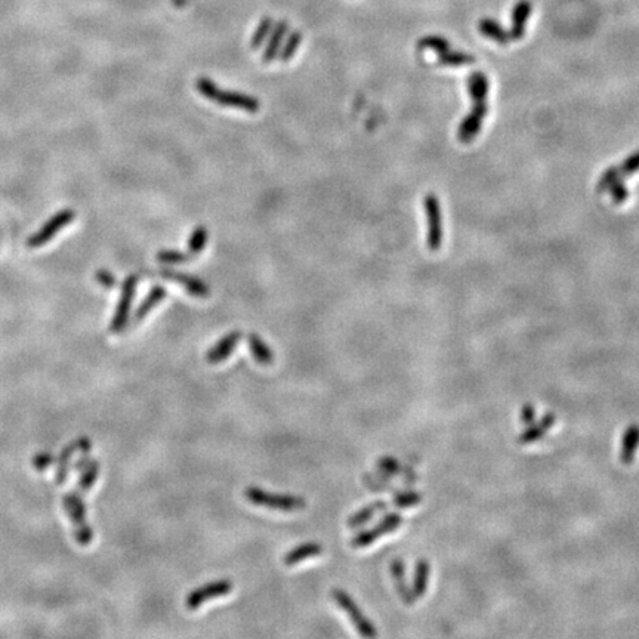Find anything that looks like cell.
Masks as SVG:
<instances>
[{
	"mask_svg": "<svg viewBox=\"0 0 639 639\" xmlns=\"http://www.w3.org/2000/svg\"><path fill=\"white\" fill-rule=\"evenodd\" d=\"M92 449V441L87 437H79L78 440H74L73 443L67 444L64 449L61 450L58 460H57V472H55V482L58 485H62L67 481L69 477V471H70V462L71 457L74 456L76 452H91Z\"/></svg>",
	"mask_w": 639,
	"mask_h": 639,
	"instance_id": "obj_11",
	"label": "cell"
},
{
	"mask_svg": "<svg viewBox=\"0 0 639 639\" xmlns=\"http://www.w3.org/2000/svg\"><path fill=\"white\" fill-rule=\"evenodd\" d=\"M168 296V292H166V289L163 286H155L152 287L148 293H147V296L145 299L141 302V305L138 306V310L135 313V323H139V322H143V320L156 308V306Z\"/></svg>",
	"mask_w": 639,
	"mask_h": 639,
	"instance_id": "obj_21",
	"label": "cell"
},
{
	"mask_svg": "<svg viewBox=\"0 0 639 639\" xmlns=\"http://www.w3.org/2000/svg\"><path fill=\"white\" fill-rule=\"evenodd\" d=\"M429 576H431L429 562L425 559H419L415 567L413 586H412V594H413L415 599H419L426 594L428 584H429Z\"/></svg>",
	"mask_w": 639,
	"mask_h": 639,
	"instance_id": "obj_23",
	"label": "cell"
},
{
	"mask_svg": "<svg viewBox=\"0 0 639 639\" xmlns=\"http://www.w3.org/2000/svg\"><path fill=\"white\" fill-rule=\"evenodd\" d=\"M247 345H249L254 361L262 366H270L274 363L273 350L268 347L265 340L258 333H250L247 336Z\"/></svg>",
	"mask_w": 639,
	"mask_h": 639,
	"instance_id": "obj_22",
	"label": "cell"
},
{
	"mask_svg": "<svg viewBox=\"0 0 639 639\" xmlns=\"http://www.w3.org/2000/svg\"><path fill=\"white\" fill-rule=\"evenodd\" d=\"M424 206L428 218V247L431 250H438L443 241V220L440 201L433 194H428L424 199Z\"/></svg>",
	"mask_w": 639,
	"mask_h": 639,
	"instance_id": "obj_10",
	"label": "cell"
},
{
	"mask_svg": "<svg viewBox=\"0 0 639 639\" xmlns=\"http://www.w3.org/2000/svg\"><path fill=\"white\" fill-rule=\"evenodd\" d=\"M196 89L204 98H208L224 107L238 108L247 113H258L261 108V102L254 96L237 91L221 89L208 78H199L196 82Z\"/></svg>",
	"mask_w": 639,
	"mask_h": 639,
	"instance_id": "obj_2",
	"label": "cell"
},
{
	"mask_svg": "<svg viewBox=\"0 0 639 639\" xmlns=\"http://www.w3.org/2000/svg\"><path fill=\"white\" fill-rule=\"evenodd\" d=\"M95 278H96L98 283L102 287H106V289H113L114 286H116V277H114L107 270H98L96 274H95Z\"/></svg>",
	"mask_w": 639,
	"mask_h": 639,
	"instance_id": "obj_36",
	"label": "cell"
},
{
	"mask_svg": "<svg viewBox=\"0 0 639 639\" xmlns=\"http://www.w3.org/2000/svg\"><path fill=\"white\" fill-rule=\"evenodd\" d=\"M287 30H289L287 21H280L278 24H275V27H273V30H271L273 33L270 36V41H268V45H266V48L264 50V55H262L264 62H266V64L271 62L278 55L280 49H281V42H283Z\"/></svg>",
	"mask_w": 639,
	"mask_h": 639,
	"instance_id": "obj_20",
	"label": "cell"
},
{
	"mask_svg": "<svg viewBox=\"0 0 639 639\" xmlns=\"http://www.w3.org/2000/svg\"><path fill=\"white\" fill-rule=\"evenodd\" d=\"M438 62L441 64V66L456 67V66H468V64H474L475 58L465 52H454V50L450 49L438 57Z\"/></svg>",
	"mask_w": 639,
	"mask_h": 639,
	"instance_id": "obj_28",
	"label": "cell"
},
{
	"mask_svg": "<svg viewBox=\"0 0 639 639\" xmlns=\"http://www.w3.org/2000/svg\"><path fill=\"white\" fill-rule=\"evenodd\" d=\"M331 596H333L338 607L347 612V616L354 624V628L363 638H375L378 635L375 624L364 616L361 608L357 605L355 601L347 592L342 589H333L331 591Z\"/></svg>",
	"mask_w": 639,
	"mask_h": 639,
	"instance_id": "obj_5",
	"label": "cell"
},
{
	"mask_svg": "<svg viewBox=\"0 0 639 639\" xmlns=\"http://www.w3.org/2000/svg\"><path fill=\"white\" fill-rule=\"evenodd\" d=\"M555 415L552 412H549L546 413L538 424H531V426H529L526 431H524L519 438H518V443L519 444H531V443H536V441H539L545 433H547V431L551 429L555 424Z\"/></svg>",
	"mask_w": 639,
	"mask_h": 639,
	"instance_id": "obj_16",
	"label": "cell"
},
{
	"mask_svg": "<svg viewBox=\"0 0 639 639\" xmlns=\"http://www.w3.org/2000/svg\"><path fill=\"white\" fill-rule=\"evenodd\" d=\"M378 466L385 472V474H395L400 469V465L395 459L392 457H383L378 462Z\"/></svg>",
	"mask_w": 639,
	"mask_h": 639,
	"instance_id": "obj_37",
	"label": "cell"
},
{
	"mask_svg": "<svg viewBox=\"0 0 639 639\" xmlns=\"http://www.w3.org/2000/svg\"><path fill=\"white\" fill-rule=\"evenodd\" d=\"M417 48L420 50L432 49V50H436V52L440 54V55L452 49L450 43L447 42L444 37H441V36H426V37H424V39H420L417 42Z\"/></svg>",
	"mask_w": 639,
	"mask_h": 639,
	"instance_id": "obj_30",
	"label": "cell"
},
{
	"mask_svg": "<svg viewBox=\"0 0 639 639\" xmlns=\"http://www.w3.org/2000/svg\"><path fill=\"white\" fill-rule=\"evenodd\" d=\"M301 42H302V33L301 31H295V33H292L289 37H287V41L285 42V46L280 49V61L281 62H287L293 58V55H295L298 52V49L301 46Z\"/></svg>",
	"mask_w": 639,
	"mask_h": 639,
	"instance_id": "obj_29",
	"label": "cell"
},
{
	"mask_svg": "<svg viewBox=\"0 0 639 639\" xmlns=\"http://www.w3.org/2000/svg\"><path fill=\"white\" fill-rule=\"evenodd\" d=\"M55 464V459L52 453H39L33 457V466L39 471H45L49 466H52Z\"/></svg>",
	"mask_w": 639,
	"mask_h": 639,
	"instance_id": "obj_35",
	"label": "cell"
},
{
	"mask_svg": "<svg viewBox=\"0 0 639 639\" xmlns=\"http://www.w3.org/2000/svg\"><path fill=\"white\" fill-rule=\"evenodd\" d=\"M83 496L85 494L74 489L64 494L62 505L70 521L73 522L74 539L78 540L80 546H87L94 540V531L86 522V503L83 501Z\"/></svg>",
	"mask_w": 639,
	"mask_h": 639,
	"instance_id": "obj_3",
	"label": "cell"
},
{
	"mask_svg": "<svg viewBox=\"0 0 639 639\" xmlns=\"http://www.w3.org/2000/svg\"><path fill=\"white\" fill-rule=\"evenodd\" d=\"M387 508V503L385 502H382V501H378V502H373V503H370L364 508H361L359 512H355L352 514L350 518H348V527L350 529H359V527H363L364 524H367L370 519H372L378 512H380V510H383Z\"/></svg>",
	"mask_w": 639,
	"mask_h": 639,
	"instance_id": "obj_25",
	"label": "cell"
},
{
	"mask_svg": "<svg viewBox=\"0 0 639 639\" xmlns=\"http://www.w3.org/2000/svg\"><path fill=\"white\" fill-rule=\"evenodd\" d=\"M136 286H138V275H129L123 281L120 299L117 302L116 311H114L111 324H110V330L113 331V333H122L123 329L127 326L132 303H134L135 295H136Z\"/></svg>",
	"mask_w": 639,
	"mask_h": 639,
	"instance_id": "obj_7",
	"label": "cell"
},
{
	"mask_svg": "<svg viewBox=\"0 0 639 639\" xmlns=\"http://www.w3.org/2000/svg\"><path fill=\"white\" fill-rule=\"evenodd\" d=\"M76 220V212L71 209H62L57 212L52 218H49L42 227L39 231H36L31 234L27 240V247L30 249H37L42 247L46 243L52 240L59 231H62L64 228L70 225Z\"/></svg>",
	"mask_w": 639,
	"mask_h": 639,
	"instance_id": "obj_6",
	"label": "cell"
},
{
	"mask_svg": "<svg viewBox=\"0 0 639 639\" xmlns=\"http://www.w3.org/2000/svg\"><path fill=\"white\" fill-rule=\"evenodd\" d=\"M99 477V462L95 459L89 462L82 471H80V477L78 481V485H76V490L80 491L82 494H86L89 490L92 489V485L96 482Z\"/></svg>",
	"mask_w": 639,
	"mask_h": 639,
	"instance_id": "obj_26",
	"label": "cell"
},
{
	"mask_svg": "<svg viewBox=\"0 0 639 639\" xmlns=\"http://www.w3.org/2000/svg\"><path fill=\"white\" fill-rule=\"evenodd\" d=\"M323 552H324V547L322 545L317 543V542H308V543H303V545H301L298 547H293L292 551H289L283 557V562L287 567H292V566H296V564H299V562L308 559V558H314V557L322 555Z\"/></svg>",
	"mask_w": 639,
	"mask_h": 639,
	"instance_id": "obj_18",
	"label": "cell"
},
{
	"mask_svg": "<svg viewBox=\"0 0 639 639\" xmlns=\"http://www.w3.org/2000/svg\"><path fill=\"white\" fill-rule=\"evenodd\" d=\"M403 521H404L403 517L400 514H397V512L388 514V515L383 517L376 524V526H373L372 529H368V530L360 531L359 534H355L354 538L351 539V546L355 547V549L367 547L372 543H375L378 539L383 538L385 534H389V533L397 530L403 524Z\"/></svg>",
	"mask_w": 639,
	"mask_h": 639,
	"instance_id": "obj_8",
	"label": "cell"
},
{
	"mask_svg": "<svg viewBox=\"0 0 639 639\" xmlns=\"http://www.w3.org/2000/svg\"><path fill=\"white\" fill-rule=\"evenodd\" d=\"M478 30L485 37H489V39H491V41H494L497 43H501V45H508V43L512 42V41H510V37H509V33L502 27L499 22H496L494 20H490V18L481 20L480 24H478Z\"/></svg>",
	"mask_w": 639,
	"mask_h": 639,
	"instance_id": "obj_24",
	"label": "cell"
},
{
	"mask_svg": "<svg viewBox=\"0 0 639 639\" xmlns=\"http://www.w3.org/2000/svg\"><path fill=\"white\" fill-rule=\"evenodd\" d=\"M391 573H392V577H394V582H395V589H397L400 598L404 601L407 605H412L416 599H415V596L412 594V589L405 583L404 561L400 559V558L394 559L392 564H391Z\"/></svg>",
	"mask_w": 639,
	"mask_h": 639,
	"instance_id": "obj_19",
	"label": "cell"
},
{
	"mask_svg": "<svg viewBox=\"0 0 639 639\" xmlns=\"http://www.w3.org/2000/svg\"><path fill=\"white\" fill-rule=\"evenodd\" d=\"M233 591V582L228 579L222 580H216L212 583H208L204 586L197 587L193 592H189L185 598V607L189 611H194L200 608L204 603H208L209 599H215L220 596H225L229 592Z\"/></svg>",
	"mask_w": 639,
	"mask_h": 639,
	"instance_id": "obj_9",
	"label": "cell"
},
{
	"mask_svg": "<svg viewBox=\"0 0 639 639\" xmlns=\"http://www.w3.org/2000/svg\"><path fill=\"white\" fill-rule=\"evenodd\" d=\"M531 2L530 0H519V2L515 5L512 10V29H510L509 37L510 41H518L524 36V30H526V22L531 14Z\"/></svg>",
	"mask_w": 639,
	"mask_h": 639,
	"instance_id": "obj_15",
	"label": "cell"
},
{
	"mask_svg": "<svg viewBox=\"0 0 639 639\" xmlns=\"http://www.w3.org/2000/svg\"><path fill=\"white\" fill-rule=\"evenodd\" d=\"M240 339H241L240 330H234V331H231V333L225 335L206 352V361L209 364H220V363L228 360L229 355L233 354V351L238 345Z\"/></svg>",
	"mask_w": 639,
	"mask_h": 639,
	"instance_id": "obj_14",
	"label": "cell"
},
{
	"mask_svg": "<svg viewBox=\"0 0 639 639\" xmlns=\"http://www.w3.org/2000/svg\"><path fill=\"white\" fill-rule=\"evenodd\" d=\"M639 447V425H631L626 428L622 437L620 460L623 465H632L636 450Z\"/></svg>",
	"mask_w": 639,
	"mask_h": 639,
	"instance_id": "obj_17",
	"label": "cell"
},
{
	"mask_svg": "<svg viewBox=\"0 0 639 639\" xmlns=\"http://www.w3.org/2000/svg\"><path fill=\"white\" fill-rule=\"evenodd\" d=\"M638 171H639V151L633 152V155L628 160H624L622 164L612 166V168H610L607 172H604V175L601 176V180L598 182V191L599 193L607 191L610 188V185L622 180V176H629Z\"/></svg>",
	"mask_w": 639,
	"mask_h": 639,
	"instance_id": "obj_12",
	"label": "cell"
},
{
	"mask_svg": "<svg viewBox=\"0 0 639 639\" xmlns=\"http://www.w3.org/2000/svg\"><path fill=\"white\" fill-rule=\"evenodd\" d=\"M208 237L209 233L208 229L204 227H197L193 233H191L188 238V250L191 257H196V254L201 253L208 245Z\"/></svg>",
	"mask_w": 639,
	"mask_h": 639,
	"instance_id": "obj_27",
	"label": "cell"
},
{
	"mask_svg": "<svg viewBox=\"0 0 639 639\" xmlns=\"http://www.w3.org/2000/svg\"><path fill=\"white\" fill-rule=\"evenodd\" d=\"M191 258V254H185L180 250H160L157 253V261L166 265H176V264H184Z\"/></svg>",
	"mask_w": 639,
	"mask_h": 639,
	"instance_id": "obj_32",
	"label": "cell"
},
{
	"mask_svg": "<svg viewBox=\"0 0 639 639\" xmlns=\"http://www.w3.org/2000/svg\"><path fill=\"white\" fill-rule=\"evenodd\" d=\"M468 91L469 95L474 101V107H472V111L465 117V120L460 123L459 131H457V138L462 141V143L468 144L474 139L480 129H481V123L484 116H487V95H489V79L487 76L481 71L472 73L468 78Z\"/></svg>",
	"mask_w": 639,
	"mask_h": 639,
	"instance_id": "obj_1",
	"label": "cell"
},
{
	"mask_svg": "<svg viewBox=\"0 0 639 639\" xmlns=\"http://www.w3.org/2000/svg\"><path fill=\"white\" fill-rule=\"evenodd\" d=\"M420 502H422V494L417 491H403V493L395 494V497H394V505L401 509L416 506Z\"/></svg>",
	"mask_w": 639,
	"mask_h": 639,
	"instance_id": "obj_33",
	"label": "cell"
},
{
	"mask_svg": "<svg viewBox=\"0 0 639 639\" xmlns=\"http://www.w3.org/2000/svg\"><path fill=\"white\" fill-rule=\"evenodd\" d=\"M245 496H246V499L253 505L274 509V510H281V512H296V510H301L306 506L305 499L301 496L271 493V491H265L258 487L246 489Z\"/></svg>",
	"mask_w": 639,
	"mask_h": 639,
	"instance_id": "obj_4",
	"label": "cell"
},
{
	"mask_svg": "<svg viewBox=\"0 0 639 639\" xmlns=\"http://www.w3.org/2000/svg\"><path fill=\"white\" fill-rule=\"evenodd\" d=\"M161 275L171 281H175V283L184 287L185 292H188L189 295H193L194 298H208L210 295L209 286L204 283L203 280H200L194 275H189L185 273H178L173 270H161Z\"/></svg>",
	"mask_w": 639,
	"mask_h": 639,
	"instance_id": "obj_13",
	"label": "cell"
},
{
	"mask_svg": "<svg viewBox=\"0 0 639 639\" xmlns=\"http://www.w3.org/2000/svg\"><path fill=\"white\" fill-rule=\"evenodd\" d=\"M273 20L271 18H264L259 25H258V29L254 30L253 36H252V39H250V48L253 50H258L261 48V45L265 42V39L268 36H270L271 30H273Z\"/></svg>",
	"mask_w": 639,
	"mask_h": 639,
	"instance_id": "obj_31",
	"label": "cell"
},
{
	"mask_svg": "<svg viewBox=\"0 0 639 639\" xmlns=\"http://www.w3.org/2000/svg\"><path fill=\"white\" fill-rule=\"evenodd\" d=\"M536 419V408L533 404H524L521 410V420L526 425H531Z\"/></svg>",
	"mask_w": 639,
	"mask_h": 639,
	"instance_id": "obj_38",
	"label": "cell"
},
{
	"mask_svg": "<svg viewBox=\"0 0 639 639\" xmlns=\"http://www.w3.org/2000/svg\"><path fill=\"white\" fill-rule=\"evenodd\" d=\"M607 191H610V194H611V197H612V201L617 203V204L623 203L626 199L629 197V191L626 189L624 184H623L620 180L616 181L612 185H610V188H608Z\"/></svg>",
	"mask_w": 639,
	"mask_h": 639,
	"instance_id": "obj_34",
	"label": "cell"
}]
</instances>
